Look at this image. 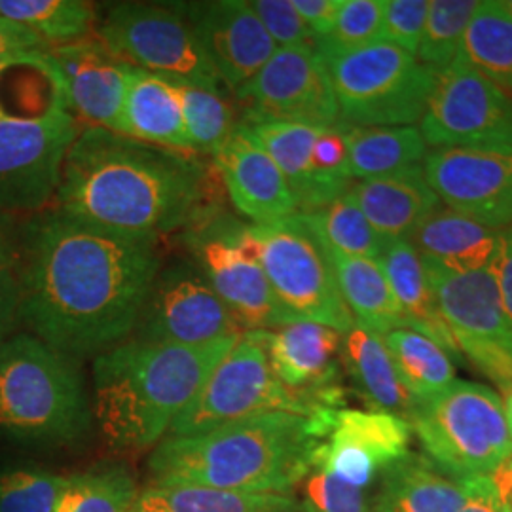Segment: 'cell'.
Listing matches in <instances>:
<instances>
[{
    "mask_svg": "<svg viewBox=\"0 0 512 512\" xmlns=\"http://www.w3.org/2000/svg\"><path fill=\"white\" fill-rule=\"evenodd\" d=\"M164 266L160 239L42 211L19 232V323L76 361L131 338Z\"/></svg>",
    "mask_w": 512,
    "mask_h": 512,
    "instance_id": "obj_1",
    "label": "cell"
},
{
    "mask_svg": "<svg viewBox=\"0 0 512 512\" xmlns=\"http://www.w3.org/2000/svg\"><path fill=\"white\" fill-rule=\"evenodd\" d=\"M207 196V167L190 154L103 128L78 131L55 190L73 219L154 239L202 219Z\"/></svg>",
    "mask_w": 512,
    "mask_h": 512,
    "instance_id": "obj_2",
    "label": "cell"
},
{
    "mask_svg": "<svg viewBox=\"0 0 512 512\" xmlns=\"http://www.w3.org/2000/svg\"><path fill=\"white\" fill-rule=\"evenodd\" d=\"M332 414L268 412L202 435L165 437L148 458L150 484L293 494L315 467Z\"/></svg>",
    "mask_w": 512,
    "mask_h": 512,
    "instance_id": "obj_3",
    "label": "cell"
},
{
    "mask_svg": "<svg viewBox=\"0 0 512 512\" xmlns=\"http://www.w3.org/2000/svg\"><path fill=\"white\" fill-rule=\"evenodd\" d=\"M239 336L198 348L128 338L103 351L92 365L95 431L116 452L154 450Z\"/></svg>",
    "mask_w": 512,
    "mask_h": 512,
    "instance_id": "obj_4",
    "label": "cell"
},
{
    "mask_svg": "<svg viewBox=\"0 0 512 512\" xmlns=\"http://www.w3.org/2000/svg\"><path fill=\"white\" fill-rule=\"evenodd\" d=\"M95 431L80 361L29 332L0 344V437L19 446L73 448Z\"/></svg>",
    "mask_w": 512,
    "mask_h": 512,
    "instance_id": "obj_5",
    "label": "cell"
},
{
    "mask_svg": "<svg viewBox=\"0 0 512 512\" xmlns=\"http://www.w3.org/2000/svg\"><path fill=\"white\" fill-rule=\"evenodd\" d=\"M410 427L427 458L465 480L490 476L512 456L505 403L494 389L454 380L437 397L418 404Z\"/></svg>",
    "mask_w": 512,
    "mask_h": 512,
    "instance_id": "obj_6",
    "label": "cell"
},
{
    "mask_svg": "<svg viewBox=\"0 0 512 512\" xmlns=\"http://www.w3.org/2000/svg\"><path fill=\"white\" fill-rule=\"evenodd\" d=\"M325 63L340 118L353 128L414 126L437 80L435 69L385 40L334 55Z\"/></svg>",
    "mask_w": 512,
    "mask_h": 512,
    "instance_id": "obj_7",
    "label": "cell"
},
{
    "mask_svg": "<svg viewBox=\"0 0 512 512\" xmlns=\"http://www.w3.org/2000/svg\"><path fill=\"white\" fill-rule=\"evenodd\" d=\"M249 232L275 302L289 323L310 321L342 334L355 325L329 251L300 213L272 224H249Z\"/></svg>",
    "mask_w": 512,
    "mask_h": 512,
    "instance_id": "obj_8",
    "label": "cell"
},
{
    "mask_svg": "<svg viewBox=\"0 0 512 512\" xmlns=\"http://www.w3.org/2000/svg\"><path fill=\"white\" fill-rule=\"evenodd\" d=\"M266 332L247 330L239 336L234 348L209 374L194 401L175 420L169 437L202 435L226 423L268 412L304 416L321 412L275 378L266 351Z\"/></svg>",
    "mask_w": 512,
    "mask_h": 512,
    "instance_id": "obj_9",
    "label": "cell"
},
{
    "mask_svg": "<svg viewBox=\"0 0 512 512\" xmlns=\"http://www.w3.org/2000/svg\"><path fill=\"white\" fill-rule=\"evenodd\" d=\"M97 35L112 54L135 69L211 92L224 88L179 4H109Z\"/></svg>",
    "mask_w": 512,
    "mask_h": 512,
    "instance_id": "obj_10",
    "label": "cell"
},
{
    "mask_svg": "<svg viewBox=\"0 0 512 512\" xmlns=\"http://www.w3.org/2000/svg\"><path fill=\"white\" fill-rule=\"evenodd\" d=\"M423 260V258H421ZM429 285L459 351L505 395L512 391V319L492 268L458 274L423 260Z\"/></svg>",
    "mask_w": 512,
    "mask_h": 512,
    "instance_id": "obj_11",
    "label": "cell"
},
{
    "mask_svg": "<svg viewBox=\"0 0 512 512\" xmlns=\"http://www.w3.org/2000/svg\"><path fill=\"white\" fill-rule=\"evenodd\" d=\"M205 217V215H203ZM188 234L192 262L200 268L239 329L275 330L289 325L262 270L249 224L205 219Z\"/></svg>",
    "mask_w": 512,
    "mask_h": 512,
    "instance_id": "obj_12",
    "label": "cell"
},
{
    "mask_svg": "<svg viewBox=\"0 0 512 512\" xmlns=\"http://www.w3.org/2000/svg\"><path fill=\"white\" fill-rule=\"evenodd\" d=\"M232 313L192 260H173L156 275L131 338L198 348L239 336Z\"/></svg>",
    "mask_w": 512,
    "mask_h": 512,
    "instance_id": "obj_13",
    "label": "cell"
},
{
    "mask_svg": "<svg viewBox=\"0 0 512 512\" xmlns=\"http://www.w3.org/2000/svg\"><path fill=\"white\" fill-rule=\"evenodd\" d=\"M420 122L431 147L512 145L511 97L461 57L437 71Z\"/></svg>",
    "mask_w": 512,
    "mask_h": 512,
    "instance_id": "obj_14",
    "label": "cell"
},
{
    "mask_svg": "<svg viewBox=\"0 0 512 512\" xmlns=\"http://www.w3.org/2000/svg\"><path fill=\"white\" fill-rule=\"evenodd\" d=\"M236 97L245 107L243 122H287L319 129L342 124L327 63L313 46L277 48Z\"/></svg>",
    "mask_w": 512,
    "mask_h": 512,
    "instance_id": "obj_15",
    "label": "cell"
},
{
    "mask_svg": "<svg viewBox=\"0 0 512 512\" xmlns=\"http://www.w3.org/2000/svg\"><path fill=\"white\" fill-rule=\"evenodd\" d=\"M78 131L69 110L29 122H0L2 213H37L54 200L63 160Z\"/></svg>",
    "mask_w": 512,
    "mask_h": 512,
    "instance_id": "obj_16",
    "label": "cell"
},
{
    "mask_svg": "<svg viewBox=\"0 0 512 512\" xmlns=\"http://www.w3.org/2000/svg\"><path fill=\"white\" fill-rule=\"evenodd\" d=\"M423 173L440 203L494 230L512 224V145L435 148Z\"/></svg>",
    "mask_w": 512,
    "mask_h": 512,
    "instance_id": "obj_17",
    "label": "cell"
},
{
    "mask_svg": "<svg viewBox=\"0 0 512 512\" xmlns=\"http://www.w3.org/2000/svg\"><path fill=\"white\" fill-rule=\"evenodd\" d=\"M410 433V423L399 416L338 408L332 414L329 435L317 452L315 467L366 490L376 476L410 452Z\"/></svg>",
    "mask_w": 512,
    "mask_h": 512,
    "instance_id": "obj_18",
    "label": "cell"
},
{
    "mask_svg": "<svg viewBox=\"0 0 512 512\" xmlns=\"http://www.w3.org/2000/svg\"><path fill=\"white\" fill-rule=\"evenodd\" d=\"M183 10L220 84L234 93L256 76L277 50L249 0L188 2Z\"/></svg>",
    "mask_w": 512,
    "mask_h": 512,
    "instance_id": "obj_19",
    "label": "cell"
},
{
    "mask_svg": "<svg viewBox=\"0 0 512 512\" xmlns=\"http://www.w3.org/2000/svg\"><path fill=\"white\" fill-rule=\"evenodd\" d=\"M342 332L310 321H294L266 332L275 378L302 401L323 410L340 408Z\"/></svg>",
    "mask_w": 512,
    "mask_h": 512,
    "instance_id": "obj_20",
    "label": "cell"
},
{
    "mask_svg": "<svg viewBox=\"0 0 512 512\" xmlns=\"http://www.w3.org/2000/svg\"><path fill=\"white\" fill-rule=\"evenodd\" d=\"M63 80L67 109L88 124L120 133L131 65L110 52L99 38H86L52 50Z\"/></svg>",
    "mask_w": 512,
    "mask_h": 512,
    "instance_id": "obj_21",
    "label": "cell"
},
{
    "mask_svg": "<svg viewBox=\"0 0 512 512\" xmlns=\"http://www.w3.org/2000/svg\"><path fill=\"white\" fill-rule=\"evenodd\" d=\"M213 164L232 205L255 224H272L298 213L279 167L239 126L215 152Z\"/></svg>",
    "mask_w": 512,
    "mask_h": 512,
    "instance_id": "obj_22",
    "label": "cell"
},
{
    "mask_svg": "<svg viewBox=\"0 0 512 512\" xmlns=\"http://www.w3.org/2000/svg\"><path fill=\"white\" fill-rule=\"evenodd\" d=\"M370 226L387 241H410L431 213L440 207L423 165L397 175L357 181L349 188Z\"/></svg>",
    "mask_w": 512,
    "mask_h": 512,
    "instance_id": "obj_23",
    "label": "cell"
},
{
    "mask_svg": "<svg viewBox=\"0 0 512 512\" xmlns=\"http://www.w3.org/2000/svg\"><path fill=\"white\" fill-rule=\"evenodd\" d=\"M463 482L435 461L408 452L380 475L370 512H461Z\"/></svg>",
    "mask_w": 512,
    "mask_h": 512,
    "instance_id": "obj_24",
    "label": "cell"
},
{
    "mask_svg": "<svg viewBox=\"0 0 512 512\" xmlns=\"http://www.w3.org/2000/svg\"><path fill=\"white\" fill-rule=\"evenodd\" d=\"M342 365L370 410L410 423L420 403L401 382L380 334L355 323L342 336Z\"/></svg>",
    "mask_w": 512,
    "mask_h": 512,
    "instance_id": "obj_25",
    "label": "cell"
},
{
    "mask_svg": "<svg viewBox=\"0 0 512 512\" xmlns=\"http://www.w3.org/2000/svg\"><path fill=\"white\" fill-rule=\"evenodd\" d=\"M410 243L423 260L467 274L492 266L499 230L440 205L416 230Z\"/></svg>",
    "mask_w": 512,
    "mask_h": 512,
    "instance_id": "obj_26",
    "label": "cell"
},
{
    "mask_svg": "<svg viewBox=\"0 0 512 512\" xmlns=\"http://www.w3.org/2000/svg\"><path fill=\"white\" fill-rule=\"evenodd\" d=\"M397 304L403 311L406 329L416 330L439 344L452 359H461L456 338L435 300L433 289L425 274L423 260L410 241H391L378 258Z\"/></svg>",
    "mask_w": 512,
    "mask_h": 512,
    "instance_id": "obj_27",
    "label": "cell"
},
{
    "mask_svg": "<svg viewBox=\"0 0 512 512\" xmlns=\"http://www.w3.org/2000/svg\"><path fill=\"white\" fill-rule=\"evenodd\" d=\"M120 133L148 145L190 154L183 110L171 82L143 69L131 67Z\"/></svg>",
    "mask_w": 512,
    "mask_h": 512,
    "instance_id": "obj_28",
    "label": "cell"
},
{
    "mask_svg": "<svg viewBox=\"0 0 512 512\" xmlns=\"http://www.w3.org/2000/svg\"><path fill=\"white\" fill-rule=\"evenodd\" d=\"M50 54L0 61V122H29L69 110Z\"/></svg>",
    "mask_w": 512,
    "mask_h": 512,
    "instance_id": "obj_29",
    "label": "cell"
},
{
    "mask_svg": "<svg viewBox=\"0 0 512 512\" xmlns=\"http://www.w3.org/2000/svg\"><path fill=\"white\" fill-rule=\"evenodd\" d=\"M342 298L355 323L380 336L406 329L403 311L378 260L329 253Z\"/></svg>",
    "mask_w": 512,
    "mask_h": 512,
    "instance_id": "obj_30",
    "label": "cell"
},
{
    "mask_svg": "<svg viewBox=\"0 0 512 512\" xmlns=\"http://www.w3.org/2000/svg\"><path fill=\"white\" fill-rule=\"evenodd\" d=\"M131 512H306L293 494H251L202 486L148 484Z\"/></svg>",
    "mask_w": 512,
    "mask_h": 512,
    "instance_id": "obj_31",
    "label": "cell"
},
{
    "mask_svg": "<svg viewBox=\"0 0 512 512\" xmlns=\"http://www.w3.org/2000/svg\"><path fill=\"white\" fill-rule=\"evenodd\" d=\"M427 143L416 126L349 129L348 173L351 181H368L421 167Z\"/></svg>",
    "mask_w": 512,
    "mask_h": 512,
    "instance_id": "obj_32",
    "label": "cell"
},
{
    "mask_svg": "<svg viewBox=\"0 0 512 512\" xmlns=\"http://www.w3.org/2000/svg\"><path fill=\"white\" fill-rule=\"evenodd\" d=\"M239 128L279 167L293 192L298 213L313 211L315 179L311 154L319 128L287 122H241Z\"/></svg>",
    "mask_w": 512,
    "mask_h": 512,
    "instance_id": "obj_33",
    "label": "cell"
},
{
    "mask_svg": "<svg viewBox=\"0 0 512 512\" xmlns=\"http://www.w3.org/2000/svg\"><path fill=\"white\" fill-rule=\"evenodd\" d=\"M382 338L401 382L418 403L437 397L456 380L452 357L420 332L395 329Z\"/></svg>",
    "mask_w": 512,
    "mask_h": 512,
    "instance_id": "obj_34",
    "label": "cell"
},
{
    "mask_svg": "<svg viewBox=\"0 0 512 512\" xmlns=\"http://www.w3.org/2000/svg\"><path fill=\"white\" fill-rule=\"evenodd\" d=\"M459 57L501 90L512 92V18L501 2H478Z\"/></svg>",
    "mask_w": 512,
    "mask_h": 512,
    "instance_id": "obj_35",
    "label": "cell"
},
{
    "mask_svg": "<svg viewBox=\"0 0 512 512\" xmlns=\"http://www.w3.org/2000/svg\"><path fill=\"white\" fill-rule=\"evenodd\" d=\"M0 16L25 25L54 50L90 38L99 14L84 0H0Z\"/></svg>",
    "mask_w": 512,
    "mask_h": 512,
    "instance_id": "obj_36",
    "label": "cell"
},
{
    "mask_svg": "<svg viewBox=\"0 0 512 512\" xmlns=\"http://www.w3.org/2000/svg\"><path fill=\"white\" fill-rule=\"evenodd\" d=\"M300 215L329 253L378 260L391 243L370 226L349 192L311 213Z\"/></svg>",
    "mask_w": 512,
    "mask_h": 512,
    "instance_id": "obj_37",
    "label": "cell"
},
{
    "mask_svg": "<svg viewBox=\"0 0 512 512\" xmlns=\"http://www.w3.org/2000/svg\"><path fill=\"white\" fill-rule=\"evenodd\" d=\"M141 488L124 465L69 475L55 512H131Z\"/></svg>",
    "mask_w": 512,
    "mask_h": 512,
    "instance_id": "obj_38",
    "label": "cell"
},
{
    "mask_svg": "<svg viewBox=\"0 0 512 512\" xmlns=\"http://www.w3.org/2000/svg\"><path fill=\"white\" fill-rule=\"evenodd\" d=\"M171 86L181 103L190 152L215 156L238 129L234 109L219 92L184 82H171Z\"/></svg>",
    "mask_w": 512,
    "mask_h": 512,
    "instance_id": "obj_39",
    "label": "cell"
},
{
    "mask_svg": "<svg viewBox=\"0 0 512 512\" xmlns=\"http://www.w3.org/2000/svg\"><path fill=\"white\" fill-rule=\"evenodd\" d=\"M478 8L471 0H435L429 2L425 27L421 33L418 61L442 71L450 67L461 52L463 35Z\"/></svg>",
    "mask_w": 512,
    "mask_h": 512,
    "instance_id": "obj_40",
    "label": "cell"
},
{
    "mask_svg": "<svg viewBox=\"0 0 512 512\" xmlns=\"http://www.w3.org/2000/svg\"><path fill=\"white\" fill-rule=\"evenodd\" d=\"M69 475L37 465L0 471V512H55Z\"/></svg>",
    "mask_w": 512,
    "mask_h": 512,
    "instance_id": "obj_41",
    "label": "cell"
},
{
    "mask_svg": "<svg viewBox=\"0 0 512 512\" xmlns=\"http://www.w3.org/2000/svg\"><path fill=\"white\" fill-rule=\"evenodd\" d=\"M384 0H344L327 35L315 38L313 48L323 59L346 54L382 40Z\"/></svg>",
    "mask_w": 512,
    "mask_h": 512,
    "instance_id": "obj_42",
    "label": "cell"
},
{
    "mask_svg": "<svg viewBox=\"0 0 512 512\" xmlns=\"http://www.w3.org/2000/svg\"><path fill=\"white\" fill-rule=\"evenodd\" d=\"M306 512H370L365 490L349 486L321 467H313L302 482Z\"/></svg>",
    "mask_w": 512,
    "mask_h": 512,
    "instance_id": "obj_43",
    "label": "cell"
},
{
    "mask_svg": "<svg viewBox=\"0 0 512 512\" xmlns=\"http://www.w3.org/2000/svg\"><path fill=\"white\" fill-rule=\"evenodd\" d=\"M249 6L277 48L313 46V35L296 12L293 0H249Z\"/></svg>",
    "mask_w": 512,
    "mask_h": 512,
    "instance_id": "obj_44",
    "label": "cell"
},
{
    "mask_svg": "<svg viewBox=\"0 0 512 512\" xmlns=\"http://www.w3.org/2000/svg\"><path fill=\"white\" fill-rule=\"evenodd\" d=\"M429 2L425 0H387L384 2L382 40L416 55L425 27Z\"/></svg>",
    "mask_w": 512,
    "mask_h": 512,
    "instance_id": "obj_45",
    "label": "cell"
},
{
    "mask_svg": "<svg viewBox=\"0 0 512 512\" xmlns=\"http://www.w3.org/2000/svg\"><path fill=\"white\" fill-rule=\"evenodd\" d=\"M52 48L25 25L0 16V61L21 55L50 54Z\"/></svg>",
    "mask_w": 512,
    "mask_h": 512,
    "instance_id": "obj_46",
    "label": "cell"
},
{
    "mask_svg": "<svg viewBox=\"0 0 512 512\" xmlns=\"http://www.w3.org/2000/svg\"><path fill=\"white\" fill-rule=\"evenodd\" d=\"M19 323V281L16 268H0V344Z\"/></svg>",
    "mask_w": 512,
    "mask_h": 512,
    "instance_id": "obj_47",
    "label": "cell"
},
{
    "mask_svg": "<svg viewBox=\"0 0 512 512\" xmlns=\"http://www.w3.org/2000/svg\"><path fill=\"white\" fill-rule=\"evenodd\" d=\"M342 2L344 0H293L294 8L308 25L313 40L329 33L338 18Z\"/></svg>",
    "mask_w": 512,
    "mask_h": 512,
    "instance_id": "obj_48",
    "label": "cell"
},
{
    "mask_svg": "<svg viewBox=\"0 0 512 512\" xmlns=\"http://www.w3.org/2000/svg\"><path fill=\"white\" fill-rule=\"evenodd\" d=\"M490 268L499 287L503 308L512 319V224L499 230V245Z\"/></svg>",
    "mask_w": 512,
    "mask_h": 512,
    "instance_id": "obj_49",
    "label": "cell"
},
{
    "mask_svg": "<svg viewBox=\"0 0 512 512\" xmlns=\"http://www.w3.org/2000/svg\"><path fill=\"white\" fill-rule=\"evenodd\" d=\"M461 482H463V492H465V501H463L461 512H501V505L495 495L490 476L465 478Z\"/></svg>",
    "mask_w": 512,
    "mask_h": 512,
    "instance_id": "obj_50",
    "label": "cell"
},
{
    "mask_svg": "<svg viewBox=\"0 0 512 512\" xmlns=\"http://www.w3.org/2000/svg\"><path fill=\"white\" fill-rule=\"evenodd\" d=\"M19 256V234H16L10 215L0 211V268H16Z\"/></svg>",
    "mask_w": 512,
    "mask_h": 512,
    "instance_id": "obj_51",
    "label": "cell"
},
{
    "mask_svg": "<svg viewBox=\"0 0 512 512\" xmlns=\"http://www.w3.org/2000/svg\"><path fill=\"white\" fill-rule=\"evenodd\" d=\"M501 512H512V456L490 475Z\"/></svg>",
    "mask_w": 512,
    "mask_h": 512,
    "instance_id": "obj_52",
    "label": "cell"
},
{
    "mask_svg": "<svg viewBox=\"0 0 512 512\" xmlns=\"http://www.w3.org/2000/svg\"><path fill=\"white\" fill-rule=\"evenodd\" d=\"M505 414H507V421H509V429H511L512 435V391L507 395V401H505Z\"/></svg>",
    "mask_w": 512,
    "mask_h": 512,
    "instance_id": "obj_53",
    "label": "cell"
},
{
    "mask_svg": "<svg viewBox=\"0 0 512 512\" xmlns=\"http://www.w3.org/2000/svg\"><path fill=\"white\" fill-rule=\"evenodd\" d=\"M501 4H503V8L507 10V14L512 18V0H505V2H501Z\"/></svg>",
    "mask_w": 512,
    "mask_h": 512,
    "instance_id": "obj_54",
    "label": "cell"
}]
</instances>
